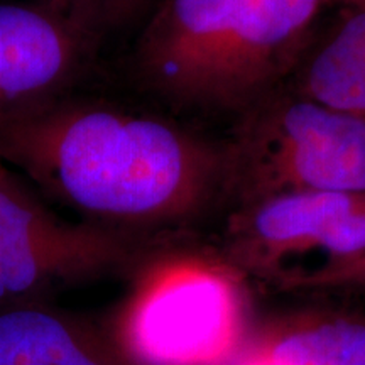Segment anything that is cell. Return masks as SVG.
Instances as JSON below:
<instances>
[{
    "label": "cell",
    "instance_id": "cell-9",
    "mask_svg": "<svg viewBox=\"0 0 365 365\" xmlns=\"http://www.w3.org/2000/svg\"><path fill=\"white\" fill-rule=\"evenodd\" d=\"M0 365H125L107 335L43 301L0 308Z\"/></svg>",
    "mask_w": 365,
    "mask_h": 365
},
{
    "label": "cell",
    "instance_id": "cell-6",
    "mask_svg": "<svg viewBox=\"0 0 365 365\" xmlns=\"http://www.w3.org/2000/svg\"><path fill=\"white\" fill-rule=\"evenodd\" d=\"M308 255L322 257L319 267L364 257L365 193L274 195L239 205L228 217L220 257L244 277L274 287Z\"/></svg>",
    "mask_w": 365,
    "mask_h": 365
},
{
    "label": "cell",
    "instance_id": "cell-8",
    "mask_svg": "<svg viewBox=\"0 0 365 365\" xmlns=\"http://www.w3.org/2000/svg\"><path fill=\"white\" fill-rule=\"evenodd\" d=\"M244 357L262 365H365V309L322 307L267 322Z\"/></svg>",
    "mask_w": 365,
    "mask_h": 365
},
{
    "label": "cell",
    "instance_id": "cell-5",
    "mask_svg": "<svg viewBox=\"0 0 365 365\" xmlns=\"http://www.w3.org/2000/svg\"><path fill=\"white\" fill-rule=\"evenodd\" d=\"M134 235L54 215L0 161V308L36 303L48 291L135 266Z\"/></svg>",
    "mask_w": 365,
    "mask_h": 365
},
{
    "label": "cell",
    "instance_id": "cell-10",
    "mask_svg": "<svg viewBox=\"0 0 365 365\" xmlns=\"http://www.w3.org/2000/svg\"><path fill=\"white\" fill-rule=\"evenodd\" d=\"M291 78L294 93L365 120V7L313 38Z\"/></svg>",
    "mask_w": 365,
    "mask_h": 365
},
{
    "label": "cell",
    "instance_id": "cell-12",
    "mask_svg": "<svg viewBox=\"0 0 365 365\" xmlns=\"http://www.w3.org/2000/svg\"><path fill=\"white\" fill-rule=\"evenodd\" d=\"M282 293H325L365 298V255L352 262L299 274L276 287Z\"/></svg>",
    "mask_w": 365,
    "mask_h": 365
},
{
    "label": "cell",
    "instance_id": "cell-7",
    "mask_svg": "<svg viewBox=\"0 0 365 365\" xmlns=\"http://www.w3.org/2000/svg\"><path fill=\"white\" fill-rule=\"evenodd\" d=\"M95 48L38 0L0 4V120L66 95Z\"/></svg>",
    "mask_w": 365,
    "mask_h": 365
},
{
    "label": "cell",
    "instance_id": "cell-11",
    "mask_svg": "<svg viewBox=\"0 0 365 365\" xmlns=\"http://www.w3.org/2000/svg\"><path fill=\"white\" fill-rule=\"evenodd\" d=\"M95 44L130 26L161 0H38Z\"/></svg>",
    "mask_w": 365,
    "mask_h": 365
},
{
    "label": "cell",
    "instance_id": "cell-14",
    "mask_svg": "<svg viewBox=\"0 0 365 365\" xmlns=\"http://www.w3.org/2000/svg\"><path fill=\"white\" fill-rule=\"evenodd\" d=\"M0 161H2V159H0Z\"/></svg>",
    "mask_w": 365,
    "mask_h": 365
},
{
    "label": "cell",
    "instance_id": "cell-1",
    "mask_svg": "<svg viewBox=\"0 0 365 365\" xmlns=\"http://www.w3.org/2000/svg\"><path fill=\"white\" fill-rule=\"evenodd\" d=\"M0 159L91 223L132 235L196 220L228 185L227 145L68 93L0 120Z\"/></svg>",
    "mask_w": 365,
    "mask_h": 365
},
{
    "label": "cell",
    "instance_id": "cell-3",
    "mask_svg": "<svg viewBox=\"0 0 365 365\" xmlns=\"http://www.w3.org/2000/svg\"><path fill=\"white\" fill-rule=\"evenodd\" d=\"M244 279L220 255L140 257L107 339L125 365L234 364L247 346Z\"/></svg>",
    "mask_w": 365,
    "mask_h": 365
},
{
    "label": "cell",
    "instance_id": "cell-13",
    "mask_svg": "<svg viewBox=\"0 0 365 365\" xmlns=\"http://www.w3.org/2000/svg\"><path fill=\"white\" fill-rule=\"evenodd\" d=\"M331 2H341L352 7H365V0H331Z\"/></svg>",
    "mask_w": 365,
    "mask_h": 365
},
{
    "label": "cell",
    "instance_id": "cell-4",
    "mask_svg": "<svg viewBox=\"0 0 365 365\" xmlns=\"http://www.w3.org/2000/svg\"><path fill=\"white\" fill-rule=\"evenodd\" d=\"M228 150L237 207L299 191L365 193V120L276 90L242 120Z\"/></svg>",
    "mask_w": 365,
    "mask_h": 365
},
{
    "label": "cell",
    "instance_id": "cell-2",
    "mask_svg": "<svg viewBox=\"0 0 365 365\" xmlns=\"http://www.w3.org/2000/svg\"><path fill=\"white\" fill-rule=\"evenodd\" d=\"M331 0H161L140 31L132 68L176 108H252L291 76Z\"/></svg>",
    "mask_w": 365,
    "mask_h": 365
}]
</instances>
